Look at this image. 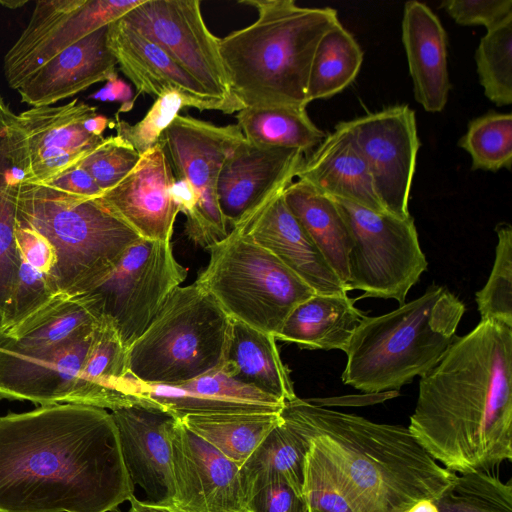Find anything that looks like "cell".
<instances>
[{"label": "cell", "mask_w": 512, "mask_h": 512, "mask_svg": "<svg viewBox=\"0 0 512 512\" xmlns=\"http://www.w3.org/2000/svg\"><path fill=\"white\" fill-rule=\"evenodd\" d=\"M134 486L106 409L59 403L0 416V512H112Z\"/></svg>", "instance_id": "6da1fadb"}, {"label": "cell", "mask_w": 512, "mask_h": 512, "mask_svg": "<svg viewBox=\"0 0 512 512\" xmlns=\"http://www.w3.org/2000/svg\"><path fill=\"white\" fill-rule=\"evenodd\" d=\"M408 429L459 474L512 460V326L481 320L420 377Z\"/></svg>", "instance_id": "7a4b0ae2"}, {"label": "cell", "mask_w": 512, "mask_h": 512, "mask_svg": "<svg viewBox=\"0 0 512 512\" xmlns=\"http://www.w3.org/2000/svg\"><path fill=\"white\" fill-rule=\"evenodd\" d=\"M280 416L315 445L354 512H408L436 500L456 473L442 467L408 427L373 422L297 396Z\"/></svg>", "instance_id": "3957f363"}, {"label": "cell", "mask_w": 512, "mask_h": 512, "mask_svg": "<svg viewBox=\"0 0 512 512\" xmlns=\"http://www.w3.org/2000/svg\"><path fill=\"white\" fill-rule=\"evenodd\" d=\"M257 19L220 39L232 94L244 107L306 108L310 70L324 35L339 23L331 7L294 0H242Z\"/></svg>", "instance_id": "277c9868"}, {"label": "cell", "mask_w": 512, "mask_h": 512, "mask_svg": "<svg viewBox=\"0 0 512 512\" xmlns=\"http://www.w3.org/2000/svg\"><path fill=\"white\" fill-rule=\"evenodd\" d=\"M464 313L456 295L431 286L389 313L367 316L345 351L343 383L367 394L399 390L440 361Z\"/></svg>", "instance_id": "5b68a950"}, {"label": "cell", "mask_w": 512, "mask_h": 512, "mask_svg": "<svg viewBox=\"0 0 512 512\" xmlns=\"http://www.w3.org/2000/svg\"><path fill=\"white\" fill-rule=\"evenodd\" d=\"M17 221L41 234L55 254L53 282L66 297L104 282L141 237L96 199L15 181Z\"/></svg>", "instance_id": "8992f818"}, {"label": "cell", "mask_w": 512, "mask_h": 512, "mask_svg": "<svg viewBox=\"0 0 512 512\" xmlns=\"http://www.w3.org/2000/svg\"><path fill=\"white\" fill-rule=\"evenodd\" d=\"M232 319L196 282L176 287L128 348L131 377L144 384L178 385L221 366Z\"/></svg>", "instance_id": "52a82bcc"}, {"label": "cell", "mask_w": 512, "mask_h": 512, "mask_svg": "<svg viewBox=\"0 0 512 512\" xmlns=\"http://www.w3.org/2000/svg\"><path fill=\"white\" fill-rule=\"evenodd\" d=\"M196 283L235 321L274 335L289 313L315 292L242 226L209 249Z\"/></svg>", "instance_id": "ba28073f"}, {"label": "cell", "mask_w": 512, "mask_h": 512, "mask_svg": "<svg viewBox=\"0 0 512 512\" xmlns=\"http://www.w3.org/2000/svg\"><path fill=\"white\" fill-rule=\"evenodd\" d=\"M334 199V198H333ZM349 226L347 292L405 303L411 287L427 268L412 216L399 218L335 199Z\"/></svg>", "instance_id": "9c48e42d"}, {"label": "cell", "mask_w": 512, "mask_h": 512, "mask_svg": "<svg viewBox=\"0 0 512 512\" xmlns=\"http://www.w3.org/2000/svg\"><path fill=\"white\" fill-rule=\"evenodd\" d=\"M243 139L237 124L218 126L179 114L158 142L174 176L186 180L196 193V205L185 216V234L207 250L230 231L219 208L217 184L225 159Z\"/></svg>", "instance_id": "30bf717a"}, {"label": "cell", "mask_w": 512, "mask_h": 512, "mask_svg": "<svg viewBox=\"0 0 512 512\" xmlns=\"http://www.w3.org/2000/svg\"><path fill=\"white\" fill-rule=\"evenodd\" d=\"M186 277L187 269L176 260L171 242L140 238L88 294L99 318L111 320L128 349Z\"/></svg>", "instance_id": "8fae6325"}, {"label": "cell", "mask_w": 512, "mask_h": 512, "mask_svg": "<svg viewBox=\"0 0 512 512\" xmlns=\"http://www.w3.org/2000/svg\"><path fill=\"white\" fill-rule=\"evenodd\" d=\"M199 0H144L121 19L162 48L213 98L236 108L221 54L220 38L207 27Z\"/></svg>", "instance_id": "7c38bea8"}, {"label": "cell", "mask_w": 512, "mask_h": 512, "mask_svg": "<svg viewBox=\"0 0 512 512\" xmlns=\"http://www.w3.org/2000/svg\"><path fill=\"white\" fill-rule=\"evenodd\" d=\"M144 0H40L19 38L6 53L10 88L92 32L121 19Z\"/></svg>", "instance_id": "4fadbf2b"}, {"label": "cell", "mask_w": 512, "mask_h": 512, "mask_svg": "<svg viewBox=\"0 0 512 512\" xmlns=\"http://www.w3.org/2000/svg\"><path fill=\"white\" fill-rule=\"evenodd\" d=\"M13 123L26 162L24 183L41 184L99 145L110 120L75 99L61 106L32 107L14 114Z\"/></svg>", "instance_id": "5bb4252c"}, {"label": "cell", "mask_w": 512, "mask_h": 512, "mask_svg": "<svg viewBox=\"0 0 512 512\" xmlns=\"http://www.w3.org/2000/svg\"><path fill=\"white\" fill-rule=\"evenodd\" d=\"M385 211L410 217L409 199L420 140L414 110L389 106L349 121Z\"/></svg>", "instance_id": "9a60e30c"}, {"label": "cell", "mask_w": 512, "mask_h": 512, "mask_svg": "<svg viewBox=\"0 0 512 512\" xmlns=\"http://www.w3.org/2000/svg\"><path fill=\"white\" fill-rule=\"evenodd\" d=\"M174 495L180 512H247L240 466L178 419L171 434Z\"/></svg>", "instance_id": "2e32d148"}, {"label": "cell", "mask_w": 512, "mask_h": 512, "mask_svg": "<svg viewBox=\"0 0 512 512\" xmlns=\"http://www.w3.org/2000/svg\"><path fill=\"white\" fill-rule=\"evenodd\" d=\"M304 153L263 148L245 139L230 151L221 169L217 198L231 228L241 224L296 178Z\"/></svg>", "instance_id": "e0dca14e"}, {"label": "cell", "mask_w": 512, "mask_h": 512, "mask_svg": "<svg viewBox=\"0 0 512 512\" xmlns=\"http://www.w3.org/2000/svg\"><path fill=\"white\" fill-rule=\"evenodd\" d=\"M176 180L159 143L143 155L130 173L95 198L141 238L171 242L180 212L170 196Z\"/></svg>", "instance_id": "ac0fdd59"}, {"label": "cell", "mask_w": 512, "mask_h": 512, "mask_svg": "<svg viewBox=\"0 0 512 512\" xmlns=\"http://www.w3.org/2000/svg\"><path fill=\"white\" fill-rule=\"evenodd\" d=\"M122 459L148 501L171 505L174 495L171 434L178 418L158 407L134 405L111 411Z\"/></svg>", "instance_id": "d6986e66"}, {"label": "cell", "mask_w": 512, "mask_h": 512, "mask_svg": "<svg viewBox=\"0 0 512 512\" xmlns=\"http://www.w3.org/2000/svg\"><path fill=\"white\" fill-rule=\"evenodd\" d=\"M107 44L137 94L158 98L166 92L177 91L191 100L199 111L217 110L225 114L239 111L210 96L162 48L122 19L109 24Z\"/></svg>", "instance_id": "ffe728a7"}, {"label": "cell", "mask_w": 512, "mask_h": 512, "mask_svg": "<svg viewBox=\"0 0 512 512\" xmlns=\"http://www.w3.org/2000/svg\"><path fill=\"white\" fill-rule=\"evenodd\" d=\"M137 382L141 397L177 418L185 415L280 413L284 405L276 397L236 377L226 361L218 368L178 385Z\"/></svg>", "instance_id": "44dd1931"}, {"label": "cell", "mask_w": 512, "mask_h": 512, "mask_svg": "<svg viewBox=\"0 0 512 512\" xmlns=\"http://www.w3.org/2000/svg\"><path fill=\"white\" fill-rule=\"evenodd\" d=\"M91 335L38 352L15 351L0 344V399L41 406L68 403Z\"/></svg>", "instance_id": "7402d4cb"}, {"label": "cell", "mask_w": 512, "mask_h": 512, "mask_svg": "<svg viewBox=\"0 0 512 512\" xmlns=\"http://www.w3.org/2000/svg\"><path fill=\"white\" fill-rule=\"evenodd\" d=\"M284 192V191H283ZM283 192L237 226L318 294L347 290L306 230L287 206Z\"/></svg>", "instance_id": "603a6c76"}, {"label": "cell", "mask_w": 512, "mask_h": 512, "mask_svg": "<svg viewBox=\"0 0 512 512\" xmlns=\"http://www.w3.org/2000/svg\"><path fill=\"white\" fill-rule=\"evenodd\" d=\"M104 26L69 46L28 76L16 89L21 101L32 107L47 106L117 76V61Z\"/></svg>", "instance_id": "cb8c5ba5"}, {"label": "cell", "mask_w": 512, "mask_h": 512, "mask_svg": "<svg viewBox=\"0 0 512 512\" xmlns=\"http://www.w3.org/2000/svg\"><path fill=\"white\" fill-rule=\"evenodd\" d=\"M68 403L111 411L134 405L157 407L139 394L138 382L128 370V349L108 318L100 317L94 327Z\"/></svg>", "instance_id": "d4e9b609"}, {"label": "cell", "mask_w": 512, "mask_h": 512, "mask_svg": "<svg viewBox=\"0 0 512 512\" xmlns=\"http://www.w3.org/2000/svg\"><path fill=\"white\" fill-rule=\"evenodd\" d=\"M296 178L331 198L387 213L376 195L368 165L349 121L339 122L310 155L304 157Z\"/></svg>", "instance_id": "484cf974"}, {"label": "cell", "mask_w": 512, "mask_h": 512, "mask_svg": "<svg viewBox=\"0 0 512 512\" xmlns=\"http://www.w3.org/2000/svg\"><path fill=\"white\" fill-rule=\"evenodd\" d=\"M402 43L415 100L427 112H441L451 89L447 37L440 20L426 4L419 1L405 3Z\"/></svg>", "instance_id": "4316f807"}, {"label": "cell", "mask_w": 512, "mask_h": 512, "mask_svg": "<svg viewBox=\"0 0 512 512\" xmlns=\"http://www.w3.org/2000/svg\"><path fill=\"white\" fill-rule=\"evenodd\" d=\"M346 294L314 293L287 316L276 339L305 349L345 352L356 329L367 317Z\"/></svg>", "instance_id": "83f0119b"}, {"label": "cell", "mask_w": 512, "mask_h": 512, "mask_svg": "<svg viewBox=\"0 0 512 512\" xmlns=\"http://www.w3.org/2000/svg\"><path fill=\"white\" fill-rule=\"evenodd\" d=\"M283 197L345 286L352 236L336 200L300 180H293L285 188Z\"/></svg>", "instance_id": "f1b7e54d"}, {"label": "cell", "mask_w": 512, "mask_h": 512, "mask_svg": "<svg viewBox=\"0 0 512 512\" xmlns=\"http://www.w3.org/2000/svg\"><path fill=\"white\" fill-rule=\"evenodd\" d=\"M226 362L236 377L282 402L296 397L274 335L232 320Z\"/></svg>", "instance_id": "f546056e"}, {"label": "cell", "mask_w": 512, "mask_h": 512, "mask_svg": "<svg viewBox=\"0 0 512 512\" xmlns=\"http://www.w3.org/2000/svg\"><path fill=\"white\" fill-rule=\"evenodd\" d=\"M307 437L280 416V421L240 466V478L246 496L264 482L280 478L302 492Z\"/></svg>", "instance_id": "4dcf8cb0"}, {"label": "cell", "mask_w": 512, "mask_h": 512, "mask_svg": "<svg viewBox=\"0 0 512 512\" xmlns=\"http://www.w3.org/2000/svg\"><path fill=\"white\" fill-rule=\"evenodd\" d=\"M236 119L244 139L263 148L294 149L306 154L326 136L301 107H244Z\"/></svg>", "instance_id": "1f68e13d"}, {"label": "cell", "mask_w": 512, "mask_h": 512, "mask_svg": "<svg viewBox=\"0 0 512 512\" xmlns=\"http://www.w3.org/2000/svg\"><path fill=\"white\" fill-rule=\"evenodd\" d=\"M178 419L190 431L241 466L280 421V413L185 415Z\"/></svg>", "instance_id": "d6a6232c"}, {"label": "cell", "mask_w": 512, "mask_h": 512, "mask_svg": "<svg viewBox=\"0 0 512 512\" xmlns=\"http://www.w3.org/2000/svg\"><path fill=\"white\" fill-rule=\"evenodd\" d=\"M362 62L361 47L339 23L324 35L317 47L308 81V103L343 91L355 80Z\"/></svg>", "instance_id": "836d02e7"}, {"label": "cell", "mask_w": 512, "mask_h": 512, "mask_svg": "<svg viewBox=\"0 0 512 512\" xmlns=\"http://www.w3.org/2000/svg\"><path fill=\"white\" fill-rule=\"evenodd\" d=\"M15 181L0 145V335L6 330L21 262L16 240Z\"/></svg>", "instance_id": "e575fe53"}, {"label": "cell", "mask_w": 512, "mask_h": 512, "mask_svg": "<svg viewBox=\"0 0 512 512\" xmlns=\"http://www.w3.org/2000/svg\"><path fill=\"white\" fill-rule=\"evenodd\" d=\"M433 503L438 512H512V483L490 472L456 474Z\"/></svg>", "instance_id": "d590c367"}, {"label": "cell", "mask_w": 512, "mask_h": 512, "mask_svg": "<svg viewBox=\"0 0 512 512\" xmlns=\"http://www.w3.org/2000/svg\"><path fill=\"white\" fill-rule=\"evenodd\" d=\"M473 170L496 172L512 165V115L490 111L471 120L458 142Z\"/></svg>", "instance_id": "8d00e7d4"}, {"label": "cell", "mask_w": 512, "mask_h": 512, "mask_svg": "<svg viewBox=\"0 0 512 512\" xmlns=\"http://www.w3.org/2000/svg\"><path fill=\"white\" fill-rule=\"evenodd\" d=\"M479 82L497 106L512 103V16L487 30L475 51Z\"/></svg>", "instance_id": "74e56055"}, {"label": "cell", "mask_w": 512, "mask_h": 512, "mask_svg": "<svg viewBox=\"0 0 512 512\" xmlns=\"http://www.w3.org/2000/svg\"><path fill=\"white\" fill-rule=\"evenodd\" d=\"M498 242L492 271L485 286L476 293L481 320L512 326V228L497 226Z\"/></svg>", "instance_id": "f35d334b"}, {"label": "cell", "mask_w": 512, "mask_h": 512, "mask_svg": "<svg viewBox=\"0 0 512 512\" xmlns=\"http://www.w3.org/2000/svg\"><path fill=\"white\" fill-rule=\"evenodd\" d=\"M183 107H193L195 104L177 91H169L156 98L145 116L131 125L117 119L114 127L117 136L128 142L140 155L154 147L167 129L179 115Z\"/></svg>", "instance_id": "ab89813d"}, {"label": "cell", "mask_w": 512, "mask_h": 512, "mask_svg": "<svg viewBox=\"0 0 512 512\" xmlns=\"http://www.w3.org/2000/svg\"><path fill=\"white\" fill-rule=\"evenodd\" d=\"M140 158L141 155L128 142L116 135L104 138L77 164L104 192L123 180Z\"/></svg>", "instance_id": "60d3db41"}, {"label": "cell", "mask_w": 512, "mask_h": 512, "mask_svg": "<svg viewBox=\"0 0 512 512\" xmlns=\"http://www.w3.org/2000/svg\"><path fill=\"white\" fill-rule=\"evenodd\" d=\"M302 493L309 512H354L319 450L310 443Z\"/></svg>", "instance_id": "b9f144b4"}, {"label": "cell", "mask_w": 512, "mask_h": 512, "mask_svg": "<svg viewBox=\"0 0 512 512\" xmlns=\"http://www.w3.org/2000/svg\"><path fill=\"white\" fill-rule=\"evenodd\" d=\"M247 512H309L303 493L280 478L268 480L245 499Z\"/></svg>", "instance_id": "7bdbcfd3"}, {"label": "cell", "mask_w": 512, "mask_h": 512, "mask_svg": "<svg viewBox=\"0 0 512 512\" xmlns=\"http://www.w3.org/2000/svg\"><path fill=\"white\" fill-rule=\"evenodd\" d=\"M459 25L492 29L512 16V0H445L441 3Z\"/></svg>", "instance_id": "ee69618b"}, {"label": "cell", "mask_w": 512, "mask_h": 512, "mask_svg": "<svg viewBox=\"0 0 512 512\" xmlns=\"http://www.w3.org/2000/svg\"><path fill=\"white\" fill-rule=\"evenodd\" d=\"M38 185L82 199H95L103 193L93 178L77 163Z\"/></svg>", "instance_id": "f6af8a7d"}, {"label": "cell", "mask_w": 512, "mask_h": 512, "mask_svg": "<svg viewBox=\"0 0 512 512\" xmlns=\"http://www.w3.org/2000/svg\"><path fill=\"white\" fill-rule=\"evenodd\" d=\"M170 196L185 216L191 213L197 202L193 187L184 179H176L170 188Z\"/></svg>", "instance_id": "bcb514c9"}, {"label": "cell", "mask_w": 512, "mask_h": 512, "mask_svg": "<svg viewBox=\"0 0 512 512\" xmlns=\"http://www.w3.org/2000/svg\"><path fill=\"white\" fill-rule=\"evenodd\" d=\"M101 95V98L103 99L120 101L122 103V107L119 111L127 112L133 107V91L130 85L118 77L108 81V84Z\"/></svg>", "instance_id": "7dc6e473"}, {"label": "cell", "mask_w": 512, "mask_h": 512, "mask_svg": "<svg viewBox=\"0 0 512 512\" xmlns=\"http://www.w3.org/2000/svg\"><path fill=\"white\" fill-rule=\"evenodd\" d=\"M128 512H180L171 505L156 504L149 501H140L136 497L130 499Z\"/></svg>", "instance_id": "c3c4849f"}, {"label": "cell", "mask_w": 512, "mask_h": 512, "mask_svg": "<svg viewBox=\"0 0 512 512\" xmlns=\"http://www.w3.org/2000/svg\"><path fill=\"white\" fill-rule=\"evenodd\" d=\"M408 512H438L433 501L423 500L416 503Z\"/></svg>", "instance_id": "681fc988"}, {"label": "cell", "mask_w": 512, "mask_h": 512, "mask_svg": "<svg viewBox=\"0 0 512 512\" xmlns=\"http://www.w3.org/2000/svg\"><path fill=\"white\" fill-rule=\"evenodd\" d=\"M26 3H27V1H22V0H9V1L0 0V5L4 6L6 8H10V9L20 8L23 5H25Z\"/></svg>", "instance_id": "f907efd6"}, {"label": "cell", "mask_w": 512, "mask_h": 512, "mask_svg": "<svg viewBox=\"0 0 512 512\" xmlns=\"http://www.w3.org/2000/svg\"><path fill=\"white\" fill-rule=\"evenodd\" d=\"M2 99L1 95H0V100Z\"/></svg>", "instance_id": "816d5d0a"}]
</instances>
